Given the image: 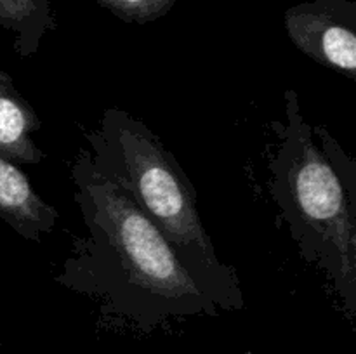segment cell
<instances>
[{
	"label": "cell",
	"mask_w": 356,
	"mask_h": 354,
	"mask_svg": "<svg viewBox=\"0 0 356 354\" xmlns=\"http://www.w3.org/2000/svg\"><path fill=\"white\" fill-rule=\"evenodd\" d=\"M73 200L87 233L73 242L56 283L141 323L216 314L218 304L193 280L162 233L80 149L72 167Z\"/></svg>",
	"instance_id": "cell-1"
},
{
	"label": "cell",
	"mask_w": 356,
	"mask_h": 354,
	"mask_svg": "<svg viewBox=\"0 0 356 354\" xmlns=\"http://www.w3.org/2000/svg\"><path fill=\"white\" fill-rule=\"evenodd\" d=\"M285 124L275 121L278 144L270 169V193L299 253L325 273L330 287L355 314L356 163L302 115L296 90L284 94Z\"/></svg>",
	"instance_id": "cell-2"
},
{
	"label": "cell",
	"mask_w": 356,
	"mask_h": 354,
	"mask_svg": "<svg viewBox=\"0 0 356 354\" xmlns=\"http://www.w3.org/2000/svg\"><path fill=\"white\" fill-rule=\"evenodd\" d=\"M86 141L90 165L141 208L218 307H243L235 267L219 259L198 214L193 183L162 139L145 121L113 106L86 132Z\"/></svg>",
	"instance_id": "cell-3"
},
{
	"label": "cell",
	"mask_w": 356,
	"mask_h": 354,
	"mask_svg": "<svg viewBox=\"0 0 356 354\" xmlns=\"http://www.w3.org/2000/svg\"><path fill=\"white\" fill-rule=\"evenodd\" d=\"M292 44L318 65L356 80V2L309 0L285 10Z\"/></svg>",
	"instance_id": "cell-4"
},
{
	"label": "cell",
	"mask_w": 356,
	"mask_h": 354,
	"mask_svg": "<svg viewBox=\"0 0 356 354\" xmlns=\"http://www.w3.org/2000/svg\"><path fill=\"white\" fill-rule=\"evenodd\" d=\"M58 217V210L38 194L26 174L0 155V219L24 239L40 243Z\"/></svg>",
	"instance_id": "cell-5"
},
{
	"label": "cell",
	"mask_w": 356,
	"mask_h": 354,
	"mask_svg": "<svg viewBox=\"0 0 356 354\" xmlns=\"http://www.w3.org/2000/svg\"><path fill=\"white\" fill-rule=\"evenodd\" d=\"M40 128V118L14 87L6 71L0 73V155L14 163L37 165L44 151L31 139Z\"/></svg>",
	"instance_id": "cell-6"
},
{
	"label": "cell",
	"mask_w": 356,
	"mask_h": 354,
	"mask_svg": "<svg viewBox=\"0 0 356 354\" xmlns=\"http://www.w3.org/2000/svg\"><path fill=\"white\" fill-rule=\"evenodd\" d=\"M0 24L16 35L14 49L21 58L33 56L44 35L58 28L51 0H0Z\"/></svg>",
	"instance_id": "cell-7"
},
{
	"label": "cell",
	"mask_w": 356,
	"mask_h": 354,
	"mask_svg": "<svg viewBox=\"0 0 356 354\" xmlns=\"http://www.w3.org/2000/svg\"><path fill=\"white\" fill-rule=\"evenodd\" d=\"M103 9L125 23L148 24L165 16L177 0H96Z\"/></svg>",
	"instance_id": "cell-8"
},
{
	"label": "cell",
	"mask_w": 356,
	"mask_h": 354,
	"mask_svg": "<svg viewBox=\"0 0 356 354\" xmlns=\"http://www.w3.org/2000/svg\"><path fill=\"white\" fill-rule=\"evenodd\" d=\"M0 73H3V71H2V69H0Z\"/></svg>",
	"instance_id": "cell-9"
}]
</instances>
